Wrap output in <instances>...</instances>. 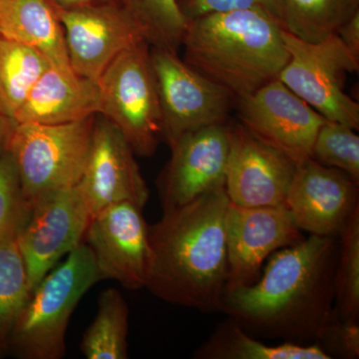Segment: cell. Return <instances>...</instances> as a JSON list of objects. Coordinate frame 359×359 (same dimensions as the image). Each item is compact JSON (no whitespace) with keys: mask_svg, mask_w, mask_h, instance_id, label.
<instances>
[{"mask_svg":"<svg viewBox=\"0 0 359 359\" xmlns=\"http://www.w3.org/2000/svg\"><path fill=\"white\" fill-rule=\"evenodd\" d=\"M341 123L325 121L316 135L311 159L337 168L359 184V136Z\"/></svg>","mask_w":359,"mask_h":359,"instance_id":"obj_27","label":"cell"},{"mask_svg":"<svg viewBox=\"0 0 359 359\" xmlns=\"http://www.w3.org/2000/svg\"><path fill=\"white\" fill-rule=\"evenodd\" d=\"M228 125L196 130L170 146L171 158L157 182L163 211L224 185L230 150Z\"/></svg>","mask_w":359,"mask_h":359,"instance_id":"obj_16","label":"cell"},{"mask_svg":"<svg viewBox=\"0 0 359 359\" xmlns=\"http://www.w3.org/2000/svg\"><path fill=\"white\" fill-rule=\"evenodd\" d=\"M96 116L67 124H16L7 151L26 200L76 187L88 160Z\"/></svg>","mask_w":359,"mask_h":359,"instance_id":"obj_5","label":"cell"},{"mask_svg":"<svg viewBox=\"0 0 359 359\" xmlns=\"http://www.w3.org/2000/svg\"><path fill=\"white\" fill-rule=\"evenodd\" d=\"M149 46L142 41L123 51L98 82L99 115L119 129L140 157L154 155L162 139V114Z\"/></svg>","mask_w":359,"mask_h":359,"instance_id":"obj_7","label":"cell"},{"mask_svg":"<svg viewBox=\"0 0 359 359\" xmlns=\"http://www.w3.org/2000/svg\"><path fill=\"white\" fill-rule=\"evenodd\" d=\"M133 16L149 45L178 52L188 20L176 0H119Z\"/></svg>","mask_w":359,"mask_h":359,"instance_id":"obj_26","label":"cell"},{"mask_svg":"<svg viewBox=\"0 0 359 359\" xmlns=\"http://www.w3.org/2000/svg\"><path fill=\"white\" fill-rule=\"evenodd\" d=\"M32 294L25 262L16 240L0 242V353Z\"/></svg>","mask_w":359,"mask_h":359,"instance_id":"obj_24","label":"cell"},{"mask_svg":"<svg viewBox=\"0 0 359 359\" xmlns=\"http://www.w3.org/2000/svg\"><path fill=\"white\" fill-rule=\"evenodd\" d=\"M224 185L188 204L163 211L149 226L150 266L146 289L174 306L219 311L226 278Z\"/></svg>","mask_w":359,"mask_h":359,"instance_id":"obj_2","label":"cell"},{"mask_svg":"<svg viewBox=\"0 0 359 359\" xmlns=\"http://www.w3.org/2000/svg\"><path fill=\"white\" fill-rule=\"evenodd\" d=\"M0 39L32 47L52 65L71 68L65 30L50 0H0Z\"/></svg>","mask_w":359,"mask_h":359,"instance_id":"obj_19","label":"cell"},{"mask_svg":"<svg viewBox=\"0 0 359 359\" xmlns=\"http://www.w3.org/2000/svg\"><path fill=\"white\" fill-rule=\"evenodd\" d=\"M316 344L332 358H358L359 355L358 320H341L334 316L323 337Z\"/></svg>","mask_w":359,"mask_h":359,"instance_id":"obj_30","label":"cell"},{"mask_svg":"<svg viewBox=\"0 0 359 359\" xmlns=\"http://www.w3.org/2000/svg\"><path fill=\"white\" fill-rule=\"evenodd\" d=\"M224 224L228 250L224 292L257 282L266 259L276 250L297 244L306 238L285 204L264 207L230 204Z\"/></svg>","mask_w":359,"mask_h":359,"instance_id":"obj_11","label":"cell"},{"mask_svg":"<svg viewBox=\"0 0 359 359\" xmlns=\"http://www.w3.org/2000/svg\"><path fill=\"white\" fill-rule=\"evenodd\" d=\"M76 188L91 218L118 203L130 202L141 209L147 204L150 192L133 149L103 116L95 117L88 160Z\"/></svg>","mask_w":359,"mask_h":359,"instance_id":"obj_15","label":"cell"},{"mask_svg":"<svg viewBox=\"0 0 359 359\" xmlns=\"http://www.w3.org/2000/svg\"><path fill=\"white\" fill-rule=\"evenodd\" d=\"M179 9L187 20H195L207 14L226 13L237 9L262 8L280 18L283 21L282 0H176Z\"/></svg>","mask_w":359,"mask_h":359,"instance_id":"obj_29","label":"cell"},{"mask_svg":"<svg viewBox=\"0 0 359 359\" xmlns=\"http://www.w3.org/2000/svg\"><path fill=\"white\" fill-rule=\"evenodd\" d=\"M241 123L297 164L311 158L316 135L327 119L276 78L237 99Z\"/></svg>","mask_w":359,"mask_h":359,"instance_id":"obj_13","label":"cell"},{"mask_svg":"<svg viewBox=\"0 0 359 359\" xmlns=\"http://www.w3.org/2000/svg\"><path fill=\"white\" fill-rule=\"evenodd\" d=\"M142 210L130 202L118 203L90 219L84 244L93 254L101 280H114L130 290L146 287L151 250Z\"/></svg>","mask_w":359,"mask_h":359,"instance_id":"obj_12","label":"cell"},{"mask_svg":"<svg viewBox=\"0 0 359 359\" xmlns=\"http://www.w3.org/2000/svg\"><path fill=\"white\" fill-rule=\"evenodd\" d=\"M337 255V236L276 250L257 282L224 292L219 311L255 337L318 342L334 316Z\"/></svg>","mask_w":359,"mask_h":359,"instance_id":"obj_1","label":"cell"},{"mask_svg":"<svg viewBox=\"0 0 359 359\" xmlns=\"http://www.w3.org/2000/svg\"><path fill=\"white\" fill-rule=\"evenodd\" d=\"M52 4L59 8H74V7L90 6L112 0H50Z\"/></svg>","mask_w":359,"mask_h":359,"instance_id":"obj_33","label":"cell"},{"mask_svg":"<svg viewBox=\"0 0 359 359\" xmlns=\"http://www.w3.org/2000/svg\"><path fill=\"white\" fill-rule=\"evenodd\" d=\"M100 280L93 254L83 243L32 290L14 323L7 348L20 358H62L71 314Z\"/></svg>","mask_w":359,"mask_h":359,"instance_id":"obj_4","label":"cell"},{"mask_svg":"<svg viewBox=\"0 0 359 359\" xmlns=\"http://www.w3.org/2000/svg\"><path fill=\"white\" fill-rule=\"evenodd\" d=\"M228 165L224 189L230 204L264 207L285 204L297 163L245 128L229 123Z\"/></svg>","mask_w":359,"mask_h":359,"instance_id":"obj_14","label":"cell"},{"mask_svg":"<svg viewBox=\"0 0 359 359\" xmlns=\"http://www.w3.org/2000/svg\"><path fill=\"white\" fill-rule=\"evenodd\" d=\"M282 4L285 29L311 42L337 33L359 13V0H282Z\"/></svg>","mask_w":359,"mask_h":359,"instance_id":"obj_23","label":"cell"},{"mask_svg":"<svg viewBox=\"0 0 359 359\" xmlns=\"http://www.w3.org/2000/svg\"><path fill=\"white\" fill-rule=\"evenodd\" d=\"M290 59L278 79L327 121L359 129V104L344 91L348 73L359 60L337 33L318 41L299 39L283 29Z\"/></svg>","mask_w":359,"mask_h":359,"instance_id":"obj_6","label":"cell"},{"mask_svg":"<svg viewBox=\"0 0 359 359\" xmlns=\"http://www.w3.org/2000/svg\"><path fill=\"white\" fill-rule=\"evenodd\" d=\"M282 20L262 8L207 14L189 20L184 60L236 99L278 78L290 59Z\"/></svg>","mask_w":359,"mask_h":359,"instance_id":"obj_3","label":"cell"},{"mask_svg":"<svg viewBox=\"0 0 359 359\" xmlns=\"http://www.w3.org/2000/svg\"><path fill=\"white\" fill-rule=\"evenodd\" d=\"M56 9L71 68L97 83L119 54L146 41L143 30L119 0Z\"/></svg>","mask_w":359,"mask_h":359,"instance_id":"obj_10","label":"cell"},{"mask_svg":"<svg viewBox=\"0 0 359 359\" xmlns=\"http://www.w3.org/2000/svg\"><path fill=\"white\" fill-rule=\"evenodd\" d=\"M101 92L97 82L72 68L51 65L33 87L14 116L16 123L59 125L100 114Z\"/></svg>","mask_w":359,"mask_h":359,"instance_id":"obj_18","label":"cell"},{"mask_svg":"<svg viewBox=\"0 0 359 359\" xmlns=\"http://www.w3.org/2000/svg\"><path fill=\"white\" fill-rule=\"evenodd\" d=\"M358 187L341 170L309 158L297 165L285 204L299 230L337 237L359 208Z\"/></svg>","mask_w":359,"mask_h":359,"instance_id":"obj_17","label":"cell"},{"mask_svg":"<svg viewBox=\"0 0 359 359\" xmlns=\"http://www.w3.org/2000/svg\"><path fill=\"white\" fill-rule=\"evenodd\" d=\"M29 202L16 242L32 292L65 255L83 244L91 215L76 187L41 194Z\"/></svg>","mask_w":359,"mask_h":359,"instance_id":"obj_9","label":"cell"},{"mask_svg":"<svg viewBox=\"0 0 359 359\" xmlns=\"http://www.w3.org/2000/svg\"><path fill=\"white\" fill-rule=\"evenodd\" d=\"M51 65L43 54L32 47L0 39V114L14 119Z\"/></svg>","mask_w":359,"mask_h":359,"instance_id":"obj_21","label":"cell"},{"mask_svg":"<svg viewBox=\"0 0 359 359\" xmlns=\"http://www.w3.org/2000/svg\"><path fill=\"white\" fill-rule=\"evenodd\" d=\"M16 124L18 123L13 118L0 114V158L7 150L9 138Z\"/></svg>","mask_w":359,"mask_h":359,"instance_id":"obj_32","label":"cell"},{"mask_svg":"<svg viewBox=\"0 0 359 359\" xmlns=\"http://www.w3.org/2000/svg\"><path fill=\"white\" fill-rule=\"evenodd\" d=\"M201 359H330L320 344L287 341L268 346L245 332L237 321L229 318L219 323L209 339L198 348Z\"/></svg>","mask_w":359,"mask_h":359,"instance_id":"obj_20","label":"cell"},{"mask_svg":"<svg viewBox=\"0 0 359 359\" xmlns=\"http://www.w3.org/2000/svg\"><path fill=\"white\" fill-rule=\"evenodd\" d=\"M337 34L354 57L359 60V13L340 26Z\"/></svg>","mask_w":359,"mask_h":359,"instance_id":"obj_31","label":"cell"},{"mask_svg":"<svg viewBox=\"0 0 359 359\" xmlns=\"http://www.w3.org/2000/svg\"><path fill=\"white\" fill-rule=\"evenodd\" d=\"M162 114V138L172 146L184 135L229 123L236 97L189 65L178 52L150 48Z\"/></svg>","mask_w":359,"mask_h":359,"instance_id":"obj_8","label":"cell"},{"mask_svg":"<svg viewBox=\"0 0 359 359\" xmlns=\"http://www.w3.org/2000/svg\"><path fill=\"white\" fill-rule=\"evenodd\" d=\"M128 328L129 308L124 297L112 287L103 290L95 318L82 337L81 353L87 359L128 358Z\"/></svg>","mask_w":359,"mask_h":359,"instance_id":"obj_22","label":"cell"},{"mask_svg":"<svg viewBox=\"0 0 359 359\" xmlns=\"http://www.w3.org/2000/svg\"><path fill=\"white\" fill-rule=\"evenodd\" d=\"M29 210L30 202L21 190L15 162L6 150L0 158V242L16 240Z\"/></svg>","mask_w":359,"mask_h":359,"instance_id":"obj_28","label":"cell"},{"mask_svg":"<svg viewBox=\"0 0 359 359\" xmlns=\"http://www.w3.org/2000/svg\"><path fill=\"white\" fill-rule=\"evenodd\" d=\"M334 273V313L359 320V208L339 231Z\"/></svg>","mask_w":359,"mask_h":359,"instance_id":"obj_25","label":"cell"}]
</instances>
